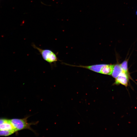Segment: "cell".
Returning a JSON list of instances; mask_svg holds the SVG:
<instances>
[{"label":"cell","mask_w":137,"mask_h":137,"mask_svg":"<svg viewBox=\"0 0 137 137\" xmlns=\"http://www.w3.org/2000/svg\"><path fill=\"white\" fill-rule=\"evenodd\" d=\"M30 116H27L23 118H13L9 119L15 130L17 132L18 131L20 130L27 129L30 130L37 135H38L37 133L31 126L32 125H37L39 121L28 122L27 119Z\"/></svg>","instance_id":"obj_1"},{"label":"cell","mask_w":137,"mask_h":137,"mask_svg":"<svg viewBox=\"0 0 137 137\" xmlns=\"http://www.w3.org/2000/svg\"><path fill=\"white\" fill-rule=\"evenodd\" d=\"M32 46L34 48L38 50L43 59L51 66L56 64V62L59 60L57 54L52 50L48 49H42L33 43Z\"/></svg>","instance_id":"obj_2"},{"label":"cell","mask_w":137,"mask_h":137,"mask_svg":"<svg viewBox=\"0 0 137 137\" xmlns=\"http://www.w3.org/2000/svg\"><path fill=\"white\" fill-rule=\"evenodd\" d=\"M115 79L114 85H118L121 84L126 87L128 86L130 79L133 81L130 76V74H127L123 71Z\"/></svg>","instance_id":"obj_3"},{"label":"cell","mask_w":137,"mask_h":137,"mask_svg":"<svg viewBox=\"0 0 137 137\" xmlns=\"http://www.w3.org/2000/svg\"><path fill=\"white\" fill-rule=\"evenodd\" d=\"M65 65L73 66L79 67L87 69L95 72L100 73L102 67L105 64H99L89 66L75 65L62 63Z\"/></svg>","instance_id":"obj_4"},{"label":"cell","mask_w":137,"mask_h":137,"mask_svg":"<svg viewBox=\"0 0 137 137\" xmlns=\"http://www.w3.org/2000/svg\"><path fill=\"white\" fill-rule=\"evenodd\" d=\"M114 65V64H105L102 67L100 73L106 75H111Z\"/></svg>","instance_id":"obj_5"},{"label":"cell","mask_w":137,"mask_h":137,"mask_svg":"<svg viewBox=\"0 0 137 137\" xmlns=\"http://www.w3.org/2000/svg\"><path fill=\"white\" fill-rule=\"evenodd\" d=\"M122 71L120 64L117 62L114 64L112 73L111 74L112 76L114 78H116Z\"/></svg>","instance_id":"obj_6"},{"label":"cell","mask_w":137,"mask_h":137,"mask_svg":"<svg viewBox=\"0 0 137 137\" xmlns=\"http://www.w3.org/2000/svg\"><path fill=\"white\" fill-rule=\"evenodd\" d=\"M0 130H15L12 125L10 122L9 119L8 121L0 125Z\"/></svg>","instance_id":"obj_7"},{"label":"cell","mask_w":137,"mask_h":137,"mask_svg":"<svg viewBox=\"0 0 137 137\" xmlns=\"http://www.w3.org/2000/svg\"><path fill=\"white\" fill-rule=\"evenodd\" d=\"M129 58L126 59L120 64L123 71L127 74H130L128 67V62Z\"/></svg>","instance_id":"obj_8"},{"label":"cell","mask_w":137,"mask_h":137,"mask_svg":"<svg viewBox=\"0 0 137 137\" xmlns=\"http://www.w3.org/2000/svg\"><path fill=\"white\" fill-rule=\"evenodd\" d=\"M15 133H18V132L14 130H0V136H8Z\"/></svg>","instance_id":"obj_9"},{"label":"cell","mask_w":137,"mask_h":137,"mask_svg":"<svg viewBox=\"0 0 137 137\" xmlns=\"http://www.w3.org/2000/svg\"><path fill=\"white\" fill-rule=\"evenodd\" d=\"M9 119L6 118H0V125L8 121Z\"/></svg>","instance_id":"obj_10"}]
</instances>
